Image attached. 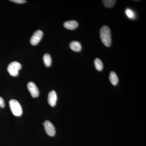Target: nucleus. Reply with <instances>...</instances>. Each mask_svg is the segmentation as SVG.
Here are the masks:
<instances>
[{"label":"nucleus","instance_id":"1","mask_svg":"<svg viewBox=\"0 0 146 146\" xmlns=\"http://www.w3.org/2000/svg\"><path fill=\"white\" fill-rule=\"evenodd\" d=\"M100 36L102 42L106 47H110L111 44V31L107 26H104L100 30Z\"/></svg>","mask_w":146,"mask_h":146},{"label":"nucleus","instance_id":"2","mask_svg":"<svg viewBox=\"0 0 146 146\" xmlns=\"http://www.w3.org/2000/svg\"><path fill=\"white\" fill-rule=\"evenodd\" d=\"M9 103L13 115L17 117L21 116L23 113V110L19 102L15 100H11L9 101Z\"/></svg>","mask_w":146,"mask_h":146},{"label":"nucleus","instance_id":"3","mask_svg":"<svg viewBox=\"0 0 146 146\" xmlns=\"http://www.w3.org/2000/svg\"><path fill=\"white\" fill-rule=\"evenodd\" d=\"M22 68V65L19 62L14 61L10 63L7 67L8 72L12 76L16 77L19 74V70Z\"/></svg>","mask_w":146,"mask_h":146},{"label":"nucleus","instance_id":"4","mask_svg":"<svg viewBox=\"0 0 146 146\" xmlns=\"http://www.w3.org/2000/svg\"><path fill=\"white\" fill-rule=\"evenodd\" d=\"M43 35V33L42 31L39 30L36 31L31 38V44L33 46L37 45L42 39Z\"/></svg>","mask_w":146,"mask_h":146},{"label":"nucleus","instance_id":"5","mask_svg":"<svg viewBox=\"0 0 146 146\" xmlns=\"http://www.w3.org/2000/svg\"><path fill=\"white\" fill-rule=\"evenodd\" d=\"M27 88L33 98H36L39 96V89L34 82H29L27 84Z\"/></svg>","mask_w":146,"mask_h":146},{"label":"nucleus","instance_id":"6","mask_svg":"<svg viewBox=\"0 0 146 146\" xmlns=\"http://www.w3.org/2000/svg\"><path fill=\"white\" fill-rule=\"evenodd\" d=\"M44 124L45 130L47 134L50 136H54L55 134L56 131L53 125L48 121H45Z\"/></svg>","mask_w":146,"mask_h":146},{"label":"nucleus","instance_id":"7","mask_svg":"<svg viewBox=\"0 0 146 146\" xmlns=\"http://www.w3.org/2000/svg\"><path fill=\"white\" fill-rule=\"evenodd\" d=\"M57 96L56 92L54 91H50L48 96V102L49 104L54 107L56 105L57 102Z\"/></svg>","mask_w":146,"mask_h":146},{"label":"nucleus","instance_id":"8","mask_svg":"<svg viewBox=\"0 0 146 146\" xmlns=\"http://www.w3.org/2000/svg\"><path fill=\"white\" fill-rule=\"evenodd\" d=\"M78 26V23L75 21H70L65 22L64 23V27L69 30H74Z\"/></svg>","mask_w":146,"mask_h":146},{"label":"nucleus","instance_id":"9","mask_svg":"<svg viewBox=\"0 0 146 146\" xmlns=\"http://www.w3.org/2000/svg\"><path fill=\"white\" fill-rule=\"evenodd\" d=\"M70 47L72 50L77 52L80 51L82 49L81 44L77 41H73L71 42L70 44Z\"/></svg>","mask_w":146,"mask_h":146},{"label":"nucleus","instance_id":"10","mask_svg":"<svg viewBox=\"0 0 146 146\" xmlns=\"http://www.w3.org/2000/svg\"><path fill=\"white\" fill-rule=\"evenodd\" d=\"M109 80L111 84L114 86L117 85L119 82L117 76L114 72H111L110 74Z\"/></svg>","mask_w":146,"mask_h":146},{"label":"nucleus","instance_id":"11","mask_svg":"<svg viewBox=\"0 0 146 146\" xmlns=\"http://www.w3.org/2000/svg\"><path fill=\"white\" fill-rule=\"evenodd\" d=\"M43 60L45 66L47 67L50 66L52 63V59L50 56L48 54H45L43 57Z\"/></svg>","mask_w":146,"mask_h":146},{"label":"nucleus","instance_id":"12","mask_svg":"<svg viewBox=\"0 0 146 146\" xmlns=\"http://www.w3.org/2000/svg\"><path fill=\"white\" fill-rule=\"evenodd\" d=\"M94 64H95V67L97 70L99 71H102L103 68V64L100 58H96L94 60Z\"/></svg>","mask_w":146,"mask_h":146},{"label":"nucleus","instance_id":"13","mask_svg":"<svg viewBox=\"0 0 146 146\" xmlns=\"http://www.w3.org/2000/svg\"><path fill=\"white\" fill-rule=\"evenodd\" d=\"M116 1L115 0H105L103 1V3L104 6L107 8H111L116 3Z\"/></svg>","mask_w":146,"mask_h":146},{"label":"nucleus","instance_id":"14","mask_svg":"<svg viewBox=\"0 0 146 146\" xmlns=\"http://www.w3.org/2000/svg\"><path fill=\"white\" fill-rule=\"evenodd\" d=\"M125 12L127 16L130 19H134L135 18V13L133 11L130 9H126Z\"/></svg>","mask_w":146,"mask_h":146},{"label":"nucleus","instance_id":"15","mask_svg":"<svg viewBox=\"0 0 146 146\" xmlns=\"http://www.w3.org/2000/svg\"><path fill=\"white\" fill-rule=\"evenodd\" d=\"M10 1L18 4L24 3H26L27 2L26 1H25V0H10Z\"/></svg>","mask_w":146,"mask_h":146},{"label":"nucleus","instance_id":"16","mask_svg":"<svg viewBox=\"0 0 146 146\" xmlns=\"http://www.w3.org/2000/svg\"><path fill=\"white\" fill-rule=\"evenodd\" d=\"M5 102L3 98L0 97V106L1 108H4L5 107Z\"/></svg>","mask_w":146,"mask_h":146}]
</instances>
